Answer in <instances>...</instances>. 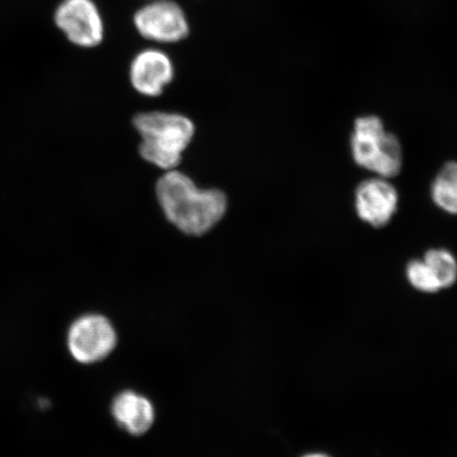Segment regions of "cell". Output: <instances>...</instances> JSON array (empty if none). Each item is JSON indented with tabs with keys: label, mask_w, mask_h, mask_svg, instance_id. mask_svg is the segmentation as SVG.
<instances>
[{
	"label": "cell",
	"mask_w": 457,
	"mask_h": 457,
	"mask_svg": "<svg viewBox=\"0 0 457 457\" xmlns=\"http://www.w3.org/2000/svg\"><path fill=\"white\" fill-rule=\"evenodd\" d=\"M157 197L167 219L182 232L203 236L226 214L228 200L220 190H200L190 177L169 170L157 182Z\"/></svg>",
	"instance_id": "obj_1"
},
{
	"label": "cell",
	"mask_w": 457,
	"mask_h": 457,
	"mask_svg": "<svg viewBox=\"0 0 457 457\" xmlns=\"http://www.w3.org/2000/svg\"><path fill=\"white\" fill-rule=\"evenodd\" d=\"M134 125L142 138L139 147L142 158L168 170L179 167L182 153L195 134L191 120L177 113H139L134 119Z\"/></svg>",
	"instance_id": "obj_2"
},
{
	"label": "cell",
	"mask_w": 457,
	"mask_h": 457,
	"mask_svg": "<svg viewBox=\"0 0 457 457\" xmlns=\"http://www.w3.org/2000/svg\"><path fill=\"white\" fill-rule=\"evenodd\" d=\"M353 162L382 179H394L403 169V147L396 135L386 131L379 117H358L351 137Z\"/></svg>",
	"instance_id": "obj_3"
},
{
	"label": "cell",
	"mask_w": 457,
	"mask_h": 457,
	"mask_svg": "<svg viewBox=\"0 0 457 457\" xmlns=\"http://www.w3.org/2000/svg\"><path fill=\"white\" fill-rule=\"evenodd\" d=\"M137 31L148 41L174 44L190 33L185 11L174 0H150L134 16Z\"/></svg>",
	"instance_id": "obj_4"
},
{
	"label": "cell",
	"mask_w": 457,
	"mask_h": 457,
	"mask_svg": "<svg viewBox=\"0 0 457 457\" xmlns=\"http://www.w3.org/2000/svg\"><path fill=\"white\" fill-rule=\"evenodd\" d=\"M54 21L68 41L79 47H96L104 38V22L94 0H62Z\"/></svg>",
	"instance_id": "obj_5"
},
{
	"label": "cell",
	"mask_w": 457,
	"mask_h": 457,
	"mask_svg": "<svg viewBox=\"0 0 457 457\" xmlns=\"http://www.w3.org/2000/svg\"><path fill=\"white\" fill-rule=\"evenodd\" d=\"M117 343L112 325L100 314H88L77 320L68 334V347L77 361L89 364L101 361Z\"/></svg>",
	"instance_id": "obj_6"
},
{
	"label": "cell",
	"mask_w": 457,
	"mask_h": 457,
	"mask_svg": "<svg viewBox=\"0 0 457 457\" xmlns=\"http://www.w3.org/2000/svg\"><path fill=\"white\" fill-rule=\"evenodd\" d=\"M398 192L390 181L382 177L364 180L356 188L355 207L360 220L374 228L390 224L397 213Z\"/></svg>",
	"instance_id": "obj_7"
},
{
	"label": "cell",
	"mask_w": 457,
	"mask_h": 457,
	"mask_svg": "<svg viewBox=\"0 0 457 457\" xmlns=\"http://www.w3.org/2000/svg\"><path fill=\"white\" fill-rule=\"evenodd\" d=\"M129 77L131 85L139 94L157 96L173 81L174 65L162 51L143 50L131 62Z\"/></svg>",
	"instance_id": "obj_8"
},
{
	"label": "cell",
	"mask_w": 457,
	"mask_h": 457,
	"mask_svg": "<svg viewBox=\"0 0 457 457\" xmlns=\"http://www.w3.org/2000/svg\"><path fill=\"white\" fill-rule=\"evenodd\" d=\"M112 414L118 424L134 436L150 430L155 417L150 400L134 392H124L114 399Z\"/></svg>",
	"instance_id": "obj_9"
},
{
	"label": "cell",
	"mask_w": 457,
	"mask_h": 457,
	"mask_svg": "<svg viewBox=\"0 0 457 457\" xmlns=\"http://www.w3.org/2000/svg\"><path fill=\"white\" fill-rule=\"evenodd\" d=\"M431 196L439 209L457 215V162H449L439 170L431 187Z\"/></svg>",
	"instance_id": "obj_10"
},
{
	"label": "cell",
	"mask_w": 457,
	"mask_h": 457,
	"mask_svg": "<svg viewBox=\"0 0 457 457\" xmlns=\"http://www.w3.org/2000/svg\"><path fill=\"white\" fill-rule=\"evenodd\" d=\"M426 264L436 274L443 290L453 287L457 282V260L447 249L428 250L424 255Z\"/></svg>",
	"instance_id": "obj_11"
},
{
	"label": "cell",
	"mask_w": 457,
	"mask_h": 457,
	"mask_svg": "<svg viewBox=\"0 0 457 457\" xmlns=\"http://www.w3.org/2000/svg\"><path fill=\"white\" fill-rule=\"evenodd\" d=\"M405 276H407L409 284L421 294L434 295L443 290L436 274L424 260L410 261L405 267Z\"/></svg>",
	"instance_id": "obj_12"
},
{
	"label": "cell",
	"mask_w": 457,
	"mask_h": 457,
	"mask_svg": "<svg viewBox=\"0 0 457 457\" xmlns=\"http://www.w3.org/2000/svg\"><path fill=\"white\" fill-rule=\"evenodd\" d=\"M302 457H331L329 454L328 453H306L304 455H303Z\"/></svg>",
	"instance_id": "obj_13"
}]
</instances>
